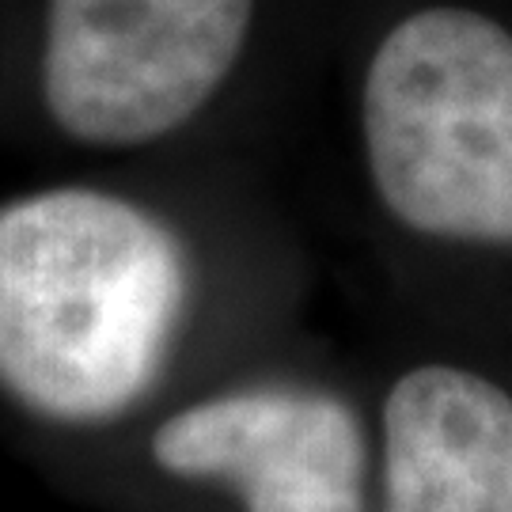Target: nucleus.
Here are the masks:
<instances>
[{
	"label": "nucleus",
	"mask_w": 512,
	"mask_h": 512,
	"mask_svg": "<svg viewBox=\"0 0 512 512\" xmlns=\"http://www.w3.org/2000/svg\"><path fill=\"white\" fill-rule=\"evenodd\" d=\"M190 304L164 217L95 186L0 205V391L57 425H107L156 387Z\"/></svg>",
	"instance_id": "1"
},
{
	"label": "nucleus",
	"mask_w": 512,
	"mask_h": 512,
	"mask_svg": "<svg viewBox=\"0 0 512 512\" xmlns=\"http://www.w3.org/2000/svg\"><path fill=\"white\" fill-rule=\"evenodd\" d=\"M365 160L403 228L512 247V35L471 8L395 23L361 92Z\"/></svg>",
	"instance_id": "2"
},
{
	"label": "nucleus",
	"mask_w": 512,
	"mask_h": 512,
	"mask_svg": "<svg viewBox=\"0 0 512 512\" xmlns=\"http://www.w3.org/2000/svg\"><path fill=\"white\" fill-rule=\"evenodd\" d=\"M255 0H50L42 103L80 145L183 129L232 76Z\"/></svg>",
	"instance_id": "3"
},
{
	"label": "nucleus",
	"mask_w": 512,
	"mask_h": 512,
	"mask_svg": "<svg viewBox=\"0 0 512 512\" xmlns=\"http://www.w3.org/2000/svg\"><path fill=\"white\" fill-rule=\"evenodd\" d=\"M148 448L167 475L236 486L247 512H365V433L327 391H224L160 421Z\"/></svg>",
	"instance_id": "4"
},
{
	"label": "nucleus",
	"mask_w": 512,
	"mask_h": 512,
	"mask_svg": "<svg viewBox=\"0 0 512 512\" xmlns=\"http://www.w3.org/2000/svg\"><path fill=\"white\" fill-rule=\"evenodd\" d=\"M380 512H512V395L452 365L410 368L384 403Z\"/></svg>",
	"instance_id": "5"
}]
</instances>
